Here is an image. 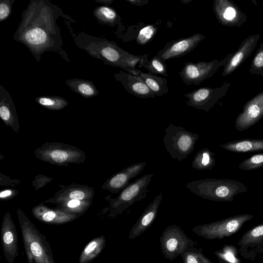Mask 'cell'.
<instances>
[{"label": "cell", "instance_id": "obj_1", "mask_svg": "<svg viewBox=\"0 0 263 263\" xmlns=\"http://www.w3.org/2000/svg\"><path fill=\"white\" fill-rule=\"evenodd\" d=\"M62 10L48 1H31L22 14L13 39L28 47L36 61L46 51L60 53L69 61L62 49L61 29L57 24Z\"/></svg>", "mask_w": 263, "mask_h": 263}, {"label": "cell", "instance_id": "obj_2", "mask_svg": "<svg viewBox=\"0 0 263 263\" xmlns=\"http://www.w3.org/2000/svg\"><path fill=\"white\" fill-rule=\"evenodd\" d=\"M185 187L203 199L218 202L232 201L236 195L248 191L242 182L228 179L195 180L187 183Z\"/></svg>", "mask_w": 263, "mask_h": 263}, {"label": "cell", "instance_id": "obj_3", "mask_svg": "<svg viewBox=\"0 0 263 263\" xmlns=\"http://www.w3.org/2000/svg\"><path fill=\"white\" fill-rule=\"evenodd\" d=\"M17 215L28 263H55L46 236L21 210Z\"/></svg>", "mask_w": 263, "mask_h": 263}, {"label": "cell", "instance_id": "obj_4", "mask_svg": "<svg viewBox=\"0 0 263 263\" xmlns=\"http://www.w3.org/2000/svg\"><path fill=\"white\" fill-rule=\"evenodd\" d=\"M163 142L166 151L171 157L182 161L194 149L199 135L186 130L184 127L170 123L165 129Z\"/></svg>", "mask_w": 263, "mask_h": 263}, {"label": "cell", "instance_id": "obj_5", "mask_svg": "<svg viewBox=\"0 0 263 263\" xmlns=\"http://www.w3.org/2000/svg\"><path fill=\"white\" fill-rule=\"evenodd\" d=\"M154 175L153 173L144 175L122 190L116 198L110 199L109 217L115 218L146 198L149 191L148 185Z\"/></svg>", "mask_w": 263, "mask_h": 263}, {"label": "cell", "instance_id": "obj_6", "mask_svg": "<svg viewBox=\"0 0 263 263\" xmlns=\"http://www.w3.org/2000/svg\"><path fill=\"white\" fill-rule=\"evenodd\" d=\"M254 215L245 214L194 227L192 231L207 239H222L237 232Z\"/></svg>", "mask_w": 263, "mask_h": 263}, {"label": "cell", "instance_id": "obj_7", "mask_svg": "<svg viewBox=\"0 0 263 263\" xmlns=\"http://www.w3.org/2000/svg\"><path fill=\"white\" fill-rule=\"evenodd\" d=\"M160 249L165 259L173 261L197 241L189 237L179 226L172 224L162 232L159 239Z\"/></svg>", "mask_w": 263, "mask_h": 263}, {"label": "cell", "instance_id": "obj_8", "mask_svg": "<svg viewBox=\"0 0 263 263\" xmlns=\"http://www.w3.org/2000/svg\"><path fill=\"white\" fill-rule=\"evenodd\" d=\"M204 38L203 35L197 33L171 41L157 52V55L163 61L179 58L193 51Z\"/></svg>", "mask_w": 263, "mask_h": 263}, {"label": "cell", "instance_id": "obj_9", "mask_svg": "<svg viewBox=\"0 0 263 263\" xmlns=\"http://www.w3.org/2000/svg\"><path fill=\"white\" fill-rule=\"evenodd\" d=\"M1 235L4 255L7 262L13 263L18 254V236L15 226L9 212L3 218Z\"/></svg>", "mask_w": 263, "mask_h": 263}, {"label": "cell", "instance_id": "obj_10", "mask_svg": "<svg viewBox=\"0 0 263 263\" xmlns=\"http://www.w3.org/2000/svg\"><path fill=\"white\" fill-rule=\"evenodd\" d=\"M99 58L106 64L118 67L124 70L126 62L131 53L120 48L114 42L99 39L97 42Z\"/></svg>", "mask_w": 263, "mask_h": 263}, {"label": "cell", "instance_id": "obj_11", "mask_svg": "<svg viewBox=\"0 0 263 263\" xmlns=\"http://www.w3.org/2000/svg\"><path fill=\"white\" fill-rule=\"evenodd\" d=\"M215 65L214 62H187L179 74L185 84L197 86L211 76Z\"/></svg>", "mask_w": 263, "mask_h": 263}, {"label": "cell", "instance_id": "obj_12", "mask_svg": "<svg viewBox=\"0 0 263 263\" xmlns=\"http://www.w3.org/2000/svg\"><path fill=\"white\" fill-rule=\"evenodd\" d=\"M114 77L121 83L129 93L134 96L141 99L154 98L155 97L143 79L138 76L120 70L119 72L115 74Z\"/></svg>", "mask_w": 263, "mask_h": 263}, {"label": "cell", "instance_id": "obj_13", "mask_svg": "<svg viewBox=\"0 0 263 263\" xmlns=\"http://www.w3.org/2000/svg\"><path fill=\"white\" fill-rule=\"evenodd\" d=\"M162 197V193L161 192L144 210L130 229L128 235L129 240L140 236L152 225L157 215Z\"/></svg>", "mask_w": 263, "mask_h": 263}, {"label": "cell", "instance_id": "obj_14", "mask_svg": "<svg viewBox=\"0 0 263 263\" xmlns=\"http://www.w3.org/2000/svg\"><path fill=\"white\" fill-rule=\"evenodd\" d=\"M147 163L141 162L127 166L113 175L106 182L105 188L112 193H118L127 186L129 181L139 175Z\"/></svg>", "mask_w": 263, "mask_h": 263}, {"label": "cell", "instance_id": "obj_15", "mask_svg": "<svg viewBox=\"0 0 263 263\" xmlns=\"http://www.w3.org/2000/svg\"><path fill=\"white\" fill-rule=\"evenodd\" d=\"M32 214L39 221L47 224H64L79 216L62 210H51L43 205L35 207L32 210Z\"/></svg>", "mask_w": 263, "mask_h": 263}, {"label": "cell", "instance_id": "obj_16", "mask_svg": "<svg viewBox=\"0 0 263 263\" xmlns=\"http://www.w3.org/2000/svg\"><path fill=\"white\" fill-rule=\"evenodd\" d=\"M215 90L208 87H201L185 93L188 99L186 102L192 107L208 111L215 102Z\"/></svg>", "mask_w": 263, "mask_h": 263}, {"label": "cell", "instance_id": "obj_17", "mask_svg": "<svg viewBox=\"0 0 263 263\" xmlns=\"http://www.w3.org/2000/svg\"><path fill=\"white\" fill-rule=\"evenodd\" d=\"M0 116L4 122L11 127H18V118L12 99L9 92L0 85Z\"/></svg>", "mask_w": 263, "mask_h": 263}, {"label": "cell", "instance_id": "obj_18", "mask_svg": "<svg viewBox=\"0 0 263 263\" xmlns=\"http://www.w3.org/2000/svg\"><path fill=\"white\" fill-rule=\"evenodd\" d=\"M224 150L235 153L263 151V139H245L229 141L220 145Z\"/></svg>", "mask_w": 263, "mask_h": 263}, {"label": "cell", "instance_id": "obj_19", "mask_svg": "<svg viewBox=\"0 0 263 263\" xmlns=\"http://www.w3.org/2000/svg\"><path fill=\"white\" fill-rule=\"evenodd\" d=\"M106 245L104 236L100 235L93 238L84 247L79 259V263H89L104 250Z\"/></svg>", "mask_w": 263, "mask_h": 263}, {"label": "cell", "instance_id": "obj_20", "mask_svg": "<svg viewBox=\"0 0 263 263\" xmlns=\"http://www.w3.org/2000/svg\"><path fill=\"white\" fill-rule=\"evenodd\" d=\"M138 76L143 79L155 96L162 97L168 92L167 81L166 78L149 72L145 73L140 70Z\"/></svg>", "mask_w": 263, "mask_h": 263}, {"label": "cell", "instance_id": "obj_21", "mask_svg": "<svg viewBox=\"0 0 263 263\" xmlns=\"http://www.w3.org/2000/svg\"><path fill=\"white\" fill-rule=\"evenodd\" d=\"M214 156V153L208 148H203L196 153L191 166L199 171H211L215 165Z\"/></svg>", "mask_w": 263, "mask_h": 263}, {"label": "cell", "instance_id": "obj_22", "mask_svg": "<svg viewBox=\"0 0 263 263\" xmlns=\"http://www.w3.org/2000/svg\"><path fill=\"white\" fill-rule=\"evenodd\" d=\"M66 84L73 91L84 98H91L99 93L91 81L80 79L68 80Z\"/></svg>", "mask_w": 263, "mask_h": 263}, {"label": "cell", "instance_id": "obj_23", "mask_svg": "<svg viewBox=\"0 0 263 263\" xmlns=\"http://www.w3.org/2000/svg\"><path fill=\"white\" fill-rule=\"evenodd\" d=\"M93 14L101 23L115 26L120 17L112 8L101 6L97 7L93 12Z\"/></svg>", "mask_w": 263, "mask_h": 263}, {"label": "cell", "instance_id": "obj_24", "mask_svg": "<svg viewBox=\"0 0 263 263\" xmlns=\"http://www.w3.org/2000/svg\"><path fill=\"white\" fill-rule=\"evenodd\" d=\"M201 248L195 247L187 248L181 254L183 263H212L203 253Z\"/></svg>", "mask_w": 263, "mask_h": 263}, {"label": "cell", "instance_id": "obj_25", "mask_svg": "<svg viewBox=\"0 0 263 263\" xmlns=\"http://www.w3.org/2000/svg\"><path fill=\"white\" fill-rule=\"evenodd\" d=\"M36 102L44 107L51 110H60L69 103L63 98L58 96H41L35 98Z\"/></svg>", "mask_w": 263, "mask_h": 263}, {"label": "cell", "instance_id": "obj_26", "mask_svg": "<svg viewBox=\"0 0 263 263\" xmlns=\"http://www.w3.org/2000/svg\"><path fill=\"white\" fill-rule=\"evenodd\" d=\"M143 67L146 68L148 72L152 74H160L165 77H168L167 73V67L164 61L160 59L157 55L153 57L149 61L146 60L139 67Z\"/></svg>", "mask_w": 263, "mask_h": 263}, {"label": "cell", "instance_id": "obj_27", "mask_svg": "<svg viewBox=\"0 0 263 263\" xmlns=\"http://www.w3.org/2000/svg\"><path fill=\"white\" fill-rule=\"evenodd\" d=\"M263 240V223L247 232L242 236L239 245L244 246L258 243Z\"/></svg>", "mask_w": 263, "mask_h": 263}, {"label": "cell", "instance_id": "obj_28", "mask_svg": "<svg viewBox=\"0 0 263 263\" xmlns=\"http://www.w3.org/2000/svg\"><path fill=\"white\" fill-rule=\"evenodd\" d=\"M46 158L50 161L57 163H62L72 160L74 157V152L69 150L61 148H54L46 152Z\"/></svg>", "mask_w": 263, "mask_h": 263}, {"label": "cell", "instance_id": "obj_29", "mask_svg": "<svg viewBox=\"0 0 263 263\" xmlns=\"http://www.w3.org/2000/svg\"><path fill=\"white\" fill-rule=\"evenodd\" d=\"M157 27L154 25H148L141 28L136 37V42L140 45H144L150 42L156 35Z\"/></svg>", "mask_w": 263, "mask_h": 263}, {"label": "cell", "instance_id": "obj_30", "mask_svg": "<svg viewBox=\"0 0 263 263\" xmlns=\"http://www.w3.org/2000/svg\"><path fill=\"white\" fill-rule=\"evenodd\" d=\"M263 167V154H257L242 161L238 168L243 171H252Z\"/></svg>", "mask_w": 263, "mask_h": 263}, {"label": "cell", "instance_id": "obj_31", "mask_svg": "<svg viewBox=\"0 0 263 263\" xmlns=\"http://www.w3.org/2000/svg\"><path fill=\"white\" fill-rule=\"evenodd\" d=\"M14 2L10 0H1L0 3V21L6 20L11 13L12 6Z\"/></svg>", "mask_w": 263, "mask_h": 263}, {"label": "cell", "instance_id": "obj_32", "mask_svg": "<svg viewBox=\"0 0 263 263\" xmlns=\"http://www.w3.org/2000/svg\"><path fill=\"white\" fill-rule=\"evenodd\" d=\"M70 199L82 200L85 198L84 193L81 191L76 190L71 192L69 195Z\"/></svg>", "mask_w": 263, "mask_h": 263}, {"label": "cell", "instance_id": "obj_33", "mask_svg": "<svg viewBox=\"0 0 263 263\" xmlns=\"http://www.w3.org/2000/svg\"><path fill=\"white\" fill-rule=\"evenodd\" d=\"M235 10L232 7H228L225 10L223 16L227 20H232L235 17Z\"/></svg>", "mask_w": 263, "mask_h": 263}, {"label": "cell", "instance_id": "obj_34", "mask_svg": "<svg viewBox=\"0 0 263 263\" xmlns=\"http://www.w3.org/2000/svg\"><path fill=\"white\" fill-rule=\"evenodd\" d=\"M243 57V54L242 52H239L236 53L234 57L232 58L231 62V65L232 67H235L239 64L241 61Z\"/></svg>", "mask_w": 263, "mask_h": 263}, {"label": "cell", "instance_id": "obj_35", "mask_svg": "<svg viewBox=\"0 0 263 263\" xmlns=\"http://www.w3.org/2000/svg\"><path fill=\"white\" fill-rule=\"evenodd\" d=\"M254 65L257 67L263 66V52L257 54L254 60Z\"/></svg>", "mask_w": 263, "mask_h": 263}, {"label": "cell", "instance_id": "obj_36", "mask_svg": "<svg viewBox=\"0 0 263 263\" xmlns=\"http://www.w3.org/2000/svg\"><path fill=\"white\" fill-rule=\"evenodd\" d=\"M126 1L132 5L138 6H142L146 5L149 2L148 0H126Z\"/></svg>", "mask_w": 263, "mask_h": 263}, {"label": "cell", "instance_id": "obj_37", "mask_svg": "<svg viewBox=\"0 0 263 263\" xmlns=\"http://www.w3.org/2000/svg\"><path fill=\"white\" fill-rule=\"evenodd\" d=\"M12 194V192L10 190H5L1 192L0 197L2 198H6L10 196Z\"/></svg>", "mask_w": 263, "mask_h": 263}]
</instances>
